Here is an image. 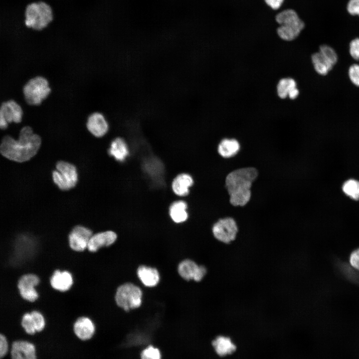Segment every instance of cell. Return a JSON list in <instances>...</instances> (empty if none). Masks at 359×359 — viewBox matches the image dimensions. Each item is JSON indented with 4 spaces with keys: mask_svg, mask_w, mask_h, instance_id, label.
I'll use <instances>...</instances> for the list:
<instances>
[{
    "mask_svg": "<svg viewBox=\"0 0 359 359\" xmlns=\"http://www.w3.org/2000/svg\"><path fill=\"white\" fill-rule=\"evenodd\" d=\"M349 53L356 60H359V38L353 39L349 44Z\"/></svg>",
    "mask_w": 359,
    "mask_h": 359,
    "instance_id": "32",
    "label": "cell"
},
{
    "mask_svg": "<svg viewBox=\"0 0 359 359\" xmlns=\"http://www.w3.org/2000/svg\"><path fill=\"white\" fill-rule=\"evenodd\" d=\"M117 239V234L111 230L99 231L93 234L89 239L87 249L96 252L99 249L108 247L114 244Z\"/></svg>",
    "mask_w": 359,
    "mask_h": 359,
    "instance_id": "13",
    "label": "cell"
},
{
    "mask_svg": "<svg viewBox=\"0 0 359 359\" xmlns=\"http://www.w3.org/2000/svg\"><path fill=\"white\" fill-rule=\"evenodd\" d=\"M50 284L54 290L62 292H66L72 286L73 278L68 271L57 269L50 277Z\"/></svg>",
    "mask_w": 359,
    "mask_h": 359,
    "instance_id": "18",
    "label": "cell"
},
{
    "mask_svg": "<svg viewBox=\"0 0 359 359\" xmlns=\"http://www.w3.org/2000/svg\"><path fill=\"white\" fill-rule=\"evenodd\" d=\"M24 98L27 104L40 105L51 92L48 81L44 77L37 76L29 79L23 87Z\"/></svg>",
    "mask_w": 359,
    "mask_h": 359,
    "instance_id": "6",
    "label": "cell"
},
{
    "mask_svg": "<svg viewBox=\"0 0 359 359\" xmlns=\"http://www.w3.org/2000/svg\"><path fill=\"white\" fill-rule=\"evenodd\" d=\"M36 332L42 331L46 326V320L44 315L37 310L30 312Z\"/></svg>",
    "mask_w": 359,
    "mask_h": 359,
    "instance_id": "29",
    "label": "cell"
},
{
    "mask_svg": "<svg viewBox=\"0 0 359 359\" xmlns=\"http://www.w3.org/2000/svg\"><path fill=\"white\" fill-rule=\"evenodd\" d=\"M264 1L272 10L279 11L284 4L285 0H264Z\"/></svg>",
    "mask_w": 359,
    "mask_h": 359,
    "instance_id": "35",
    "label": "cell"
},
{
    "mask_svg": "<svg viewBox=\"0 0 359 359\" xmlns=\"http://www.w3.org/2000/svg\"><path fill=\"white\" fill-rule=\"evenodd\" d=\"M194 180L192 176L186 173L177 175L173 180L171 187L174 194L180 197L187 195L189 188L193 185Z\"/></svg>",
    "mask_w": 359,
    "mask_h": 359,
    "instance_id": "17",
    "label": "cell"
},
{
    "mask_svg": "<svg viewBox=\"0 0 359 359\" xmlns=\"http://www.w3.org/2000/svg\"><path fill=\"white\" fill-rule=\"evenodd\" d=\"M163 356L159 348L150 345L140 353V359H162Z\"/></svg>",
    "mask_w": 359,
    "mask_h": 359,
    "instance_id": "27",
    "label": "cell"
},
{
    "mask_svg": "<svg viewBox=\"0 0 359 359\" xmlns=\"http://www.w3.org/2000/svg\"><path fill=\"white\" fill-rule=\"evenodd\" d=\"M178 272L180 276L186 281H201L207 273L206 267L198 265L191 259H185L181 261L178 266Z\"/></svg>",
    "mask_w": 359,
    "mask_h": 359,
    "instance_id": "12",
    "label": "cell"
},
{
    "mask_svg": "<svg viewBox=\"0 0 359 359\" xmlns=\"http://www.w3.org/2000/svg\"><path fill=\"white\" fill-rule=\"evenodd\" d=\"M73 330L79 339L87 341L92 338L94 335L96 326L90 318L82 316L76 319L73 325Z\"/></svg>",
    "mask_w": 359,
    "mask_h": 359,
    "instance_id": "15",
    "label": "cell"
},
{
    "mask_svg": "<svg viewBox=\"0 0 359 359\" xmlns=\"http://www.w3.org/2000/svg\"><path fill=\"white\" fill-rule=\"evenodd\" d=\"M40 283V279L34 274L28 273L21 276L17 282V288L20 296L25 300L34 302L39 297L35 289Z\"/></svg>",
    "mask_w": 359,
    "mask_h": 359,
    "instance_id": "11",
    "label": "cell"
},
{
    "mask_svg": "<svg viewBox=\"0 0 359 359\" xmlns=\"http://www.w3.org/2000/svg\"><path fill=\"white\" fill-rule=\"evenodd\" d=\"M348 76L351 82L359 87V64H353L348 69Z\"/></svg>",
    "mask_w": 359,
    "mask_h": 359,
    "instance_id": "31",
    "label": "cell"
},
{
    "mask_svg": "<svg viewBox=\"0 0 359 359\" xmlns=\"http://www.w3.org/2000/svg\"><path fill=\"white\" fill-rule=\"evenodd\" d=\"M56 168L57 170L52 172V179L60 189L67 190L75 186L78 175L73 165L65 161H59L56 165Z\"/></svg>",
    "mask_w": 359,
    "mask_h": 359,
    "instance_id": "7",
    "label": "cell"
},
{
    "mask_svg": "<svg viewBox=\"0 0 359 359\" xmlns=\"http://www.w3.org/2000/svg\"><path fill=\"white\" fill-rule=\"evenodd\" d=\"M25 25L35 30L45 28L53 19L51 7L43 1L28 4L25 8Z\"/></svg>",
    "mask_w": 359,
    "mask_h": 359,
    "instance_id": "4",
    "label": "cell"
},
{
    "mask_svg": "<svg viewBox=\"0 0 359 359\" xmlns=\"http://www.w3.org/2000/svg\"><path fill=\"white\" fill-rule=\"evenodd\" d=\"M258 175L255 168L246 167L234 170L227 175L225 186L232 205L243 206L249 202L251 195L250 189Z\"/></svg>",
    "mask_w": 359,
    "mask_h": 359,
    "instance_id": "2",
    "label": "cell"
},
{
    "mask_svg": "<svg viewBox=\"0 0 359 359\" xmlns=\"http://www.w3.org/2000/svg\"><path fill=\"white\" fill-rule=\"evenodd\" d=\"M22 116L21 107L14 100H9L2 103L0 108V128L5 129L10 123H20Z\"/></svg>",
    "mask_w": 359,
    "mask_h": 359,
    "instance_id": "10",
    "label": "cell"
},
{
    "mask_svg": "<svg viewBox=\"0 0 359 359\" xmlns=\"http://www.w3.org/2000/svg\"><path fill=\"white\" fill-rule=\"evenodd\" d=\"M8 351V344L6 337L1 334L0 335V357L4 358Z\"/></svg>",
    "mask_w": 359,
    "mask_h": 359,
    "instance_id": "34",
    "label": "cell"
},
{
    "mask_svg": "<svg viewBox=\"0 0 359 359\" xmlns=\"http://www.w3.org/2000/svg\"><path fill=\"white\" fill-rule=\"evenodd\" d=\"M86 125L88 131L97 138L104 136L109 129L108 122L105 116L98 112H93L88 116Z\"/></svg>",
    "mask_w": 359,
    "mask_h": 359,
    "instance_id": "14",
    "label": "cell"
},
{
    "mask_svg": "<svg viewBox=\"0 0 359 359\" xmlns=\"http://www.w3.org/2000/svg\"><path fill=\"white\" fill-rule=\"evenodd\" d=\"M297 88V83L294 79L291 78L281 79L277 86V92L278 96L281 99H285Z\"/></svg>",
    "mask_w": 359,
    "mask_h": 359,
    "instance_id": "25",
    "label": "cell"
},
{
    "mask_svg": "<svg viewBox=\"0 0 359 359\" xmlns=\"http://www.w3.org/2000/svg\"><path fill=\"white\" fill-rule=\"evenodd\" d=\"M109 154L115 160L119 162H124L129 154V150L126 141L118 137L113 139L108 149Z\"/></svg>",
    "mask_w": 359,
    "mask_h": 359,
    "instance_id": "21",
    "label": "cell"
},
{
    "mask_svg": "<svg viewBox=\"0 0 359 359\" xmlns=\"http://www.w3.org/2000/svg\"><path fill=\"white\" fill-rule=\"evenodd\" d=\"M275 20L279 25L276 33L279 38L285 41L296 39L304 29L305 24L298 13L293 8H286L278 11Z\"/></svg>",
    "mask_w": 359,
    "mask_h": 359,
    "instance_id": "3",
    "label": "cell"
},
{
    "mask_svg": "<svg viewBox=\"0 0 359 359\" xmlns=\"http://www.w3.org/2000/svg\"><path fill=\"white\" fill-rule=\"evenodd\" d=\"M212 233L215 239L224 244H229L236 238L238 228L232 217L219 219L212 227Z\"/></svg>",
    "mask_w": 359,
    "mask_h": 359,
    "instance_id": "8",
    "label": "cell"
},
{
    "mask_svg": "<svg viewBox=\"0 0 359 359\" xmlns=\"http://www.w3.org/2000/svg\"><path fill=\"white\" fill-rule=\"evenodd\" d=\"M188 205L183 200L173 201L169 207V214L172 221L176 223H181L188 218Z\"/></svg>",
    "mask_w": 359,
    "mask_h": 359,
    "instance_id": "20",
    "label": "cell"
},
{
    "mask_svg": "<svg viewBox=\"0 0 359 359\" xmlns=\"http://www.w3.org/2000/svg\"><path fill=\"white\" fill-rule=\"evenodd\" d=\"M20 325L26 334L32 335L36 333L30 312H26L22 316Z\"/></svg>",
    "mask_w": 359,
    "mask_h": 359,
    "instance_id": "28",
    "label": "cell"
},
{
    "mask_svg": "<svg viewBox=\"0 0 359 359\" xmlns=\"http://www.w3.org/2000/svg\"><path fill=\"white\" fill-rule=\"evenodd\" d=\"M90 228L81 225L74 226L68 235L69 247L77 252H82L87 248L89 239L93 235Z\"/></svg>",
    "mask_w": 359,
    "mask_h": 359,
    "instance_id": "9",
    "label": "cell"
},
{
    "mask_svg": "<svg viewBox=\"0 0 359 359\" xmlns=\"http://www.w3.org/2000/svg\"><path fill=\"white\" fill-rule=\"evenodd\" d=\"M143 292L139 287L132 283L121 285L116 289L115 301L125 311L137 309L142 303Z\"/></svg>",
    "mask_w": 359,
    "mask_h": 359,
    "instance_id": "5",
    "label": "cell"
},
{
    "mask_svg": "<svg viewBox=\"0 0 359 359\" xmlns=\"http://www.w3.org/2000/svg\"><path fill=\"white\" fill-rule=\"evenodd\" d=\"M41 143L40 136L33 133L29 126L23 127L18 140L6 136L0 146L1 154L5 158L19 163L30 160L37 153Z\"/></svg>",
    "mask_w": 359,
    "mask_h": 359,
    "instance_id": "1",
    "label": "cell"
},
{
    "mask_svg": "<svg viewBox=\"0 0 359 359\" xmlns=\"http://www.w3.org/2000/svg\"><path fill=\"white\" fill-rule=\"evenodd\" d=\"M344 193L354 200L359 199V181L350 179L346 181L342 186Z\"/></svg>",
    "mask_w": 359,
    "mask_h": 359,
    "instance_id": "26",
    "label": "cell"
},
{
    "mask_svg": "<svg viewBox=\"0 0 359 359\" xmlns=\"http://www.w3.org/2000/svg\"><path fill=\"white\" fill-rule=\"evenodd\" d=\"M137 275L142 283L148 287L157 286L160 279L159 272L156 268L146 265H141L138 268Z\"/></svg>",
    "mask_w": 359,
    "mask_h": 359,
    "instance_id": "19",
    "label": "cell"
},
{
    "mask_svg": "<svg viewBox=\"0 0 359 359\" xmlns=\"http://www.w3.org/2000/svg\"><path fill=\"white\" fill-rule=\"evenodd\" d=\"M10 357L11 359H36L35 347L27 341H15L11 345Z\"/></svg>",
    "mask_w": 359,
    "mask_h": 359,
    "instance_id": "16",
    "label": "cell"
},
{
    "mask_svg": "<svg viewBox=\"0 0 359 359\" xmlns=\"http://www.w3.org/2000/svg\"><path fill=\"white\" fill-rule=\"evenodd\" d=\"M240 150V144L234 139H224L219 143L217 152L224 158H229L235 156Z\"/></svg>",
    "mask_w": 359,
    "mask_h": 359,
    "instance_id": "23",
    "label": "cell"
},
{
    "mask_svg": "<svg viewBox=\"0 0 359 359\" xmlns=\"http://www.w3.org/2000/svg\"><path fill=\"white\" fill-rule=\"evenodd\" d=\"M347 9L350 14L359 16V0H349Z\"/></svg>",
    "mask_w": 359,
    "mask_h": 359,
    "instance_id": "33",
    "label": "cell"
},
{
    "mask_svg": "<svg viewBox=\"0 0 359 359\" xmlns=\"http://www.w3.org/2000/svg\"><path fill=\"white\" fill-rule=\"evenodd\" d=\"M350 262L353 267L359 270V248L355 250L351 253Z\"/></svg>",
    "mask_w": 359,
    "mask_h": 359,
    "instance_id": "36",
    "label": "cell"
},
{
    "mask_svg": "<svg viewBox=\"0 0 359 359\" xmlns=\"http://www.w3.org/2000/svg\"><path fill=\"white\" fill-rule=\"evenodd\" d=\"M311 61L315 71L322 76L328 74L334 67L329 59L319 51L312 55Z\"/></svg>",
    "mask_w": 359,
    "mask_h": 359,
    "instance_id": "24",
    "label": "cell"
},
{
    "mask_svg": "<svg viewBox=\"0 0 359 359\" xmlns=\"http://www.w3.org/2000/svg\"><path fill=\"white\" fill-rule=\"evenodd\" d=\"M319 51L326 56L334 66L338 62V54L331 46L323 44L320 46Z\"/></svg>",
    "mask_w": 359,
    "mask_h": 359,
    "instance_id": "30",
    "label": "cell"
},
{
    "mask_svg": "<svg viewBox=\"0 0 359 359\" xmlns=\"http://www.w3.org/2000/svg\"><path fill=\"white\" fill-rule=\"evenodd\" d=\"M211 345L216 354L221 357L232 354L237 348L230 338L224 336L216 337Z\"/></svg>",
    "mask_w": 359,
    "mask_h": 359,
    "instance_id": "22",
    "label": "cell"
}]
</instances>
